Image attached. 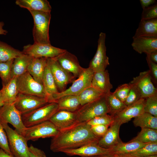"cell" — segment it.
Here are the masks:
<instances>
[{
  "mask_svg": "<svg viewBox=\"0 0 157 157\" xmlns=\"http://www.w3.org/2000/svg\"><path fill=\"white\" fill-rule=\"evenodd\" d=\"M76 112L80 122H87L95 117L108 114L109 110L105 95L81 106Z\"/></svg>",
  "mask_w": 157,
  "mask_h": 157,
  "instance_id": "obj_4",
  "label": "cell"
},
{
  "mask_svg": "<svg viewBox=\"0 0 157 157\" xmlns=\"http://www.w3.org/2000/svg\"><path fill=\"white\" fill-rule=\"evenodd\" d=\"M47 58H33L27 69V72L34 79L43 85V76L47 65Z\"/></svg>",
  "mask_w": 157,
  "mask_h": 157,
  "instance_id": "obj_22",
  "label": "cell"
},
{
  "mask_svg": "<svg viewBox=\"0 0 157 157\" xmlns=\"http://www.w3.org/2000/svg\"><path fill=\"white\" fill-rule=\"evenodd\" d=\"M144 111L157 117V93L145 99Z\"/></svg>",
  "mask_w": 157,
  "mask_h": 157,
  "instance_id": "obj_37",
  "label": "cell"
},
{
  "mask_svg": "<svg viewBox=\"0 0 157 157\" xmlns=\"http://www.w3.org/2000/svg\"><path fill=\"white\" fill-rule=\"evenodd\" d=\"M8 138L11 152L15 157H29V147L24 137L10 127L8 124L0 122Z\"/></svg>",
  "mask_w": 157,
  "mask_h": 157,
  "instance_id": "obj_5",
  "label": "cell"
},
{
  "mask_svg": "<svg viewBox=\"0 0 157 157\" xmlns=\"http://www.w3.org/2000/svg\"><path fill=\"white\" fill-rule=\"evenodd\" d=\"M130 84L131 85V89L128 95L124 102L126 106L135 103L141 99L135 87L130 83Z\"/></svg>",
  "mask_w": 157,
  "mask_h": 157,
  "instance_id": "obj_42",
  "label": "cell"
},
{
  "mask_svg": "<svg viewBox=\"0 0 157 157\" xmlns=\"http://www.w3.org/2000/svg\"><path fill=\"white\" fill-rule=\"evenodd\" d=\"M133 39L131 46L140 54H149L157 50V38L133 37Z\"/></svg>",
  "mask_w": 157,
  "mask_h": 157,
  "instance_id": "obj_20",
  "label": "cell"
},
{
  "mask_svg": "<svg viewBox=\"0 0 157 157\" xmlns=\"http://www.w3.org/2000/svg\"><path fill=\"white\" fill-rule=\"evenodd\" d=\"M23 54L22 51L0 41V62L14 59Z\"/></svg>",
  "mask_w": 157,
  "mask_h": 157,
  "instance_id": "obj_31",
  "label": "cell"
},
{
  "mask_svg": "<svg viewBox=\"0 0 157 157\" xmlns=\"http://www.w3.org/2000/svg\"><path fill=\"white\" fill-rule=\"evenodd\" d=\"M131 140L149 143L157 142V130L149 128H141L137 135Z\"/></svg>",
  "mask_w": 157,
  "mask_h": 157,
  "instance_id": "obj_34",
  "label": "cell"
},
{
  "mask_svg": "<svg viewBox=\"0 0 157 157\" xmlns=\"http://www.w3.org/2000/svg\"><path fill=\"white\" fill-rule=\"evenodd\" d=\"M5 102L1 92V90H0V107L5 104Z\"/></svg>",
  "mask_w": 157,
  "mask_h": 157,
  "instance_id": "obj_51",
  "label": "cell"
},
{
  "mask_svg": "<svg viewBox=\"0 0 157 157\" xmlns=\"http://www.w3.org/2000/svg\"><path fill=\"white\" fill-rule=\"evenodd\" d=\"M17 77L10 79L1 90L3 97L6 104H13L19 94L17 84Z\"/></svg>",
  "mask_w": 157,
  "mask_h": 157,
  "instance_id": "obj_28",
  "label": "cell"
},
{
  "mask_svg": "<svg viewBox=\"0 0 157 157\" xmlns=\"http://www.w3.org/2000/svg\"><path fill=\"white\" fill-rule=\"evenodd\" d=\"M55 102L58 105V110L75 112L81 106L78 96L65 95L56 100Z\"/></svg>",
  "mask_w": 157,
  "mask_h": 157,
  "instance_id": "obj_26",
  "label": "cell"
},
{
  "mask_svg": "<svg viewBox=\"0 0 157 157\" xmlns=\"http://www.w3.org/2000/svg\"><path fill=\"white\" fill-rule=\"evenodd\" d=\"M133 37L157 38V19L141 20Z\"/></svg>",
  "mask_w": 157,
  "mask_h": 157,
  "instance_id": "obj_23",
  "label": "cell"
},
{
  "mask_svg": "<svg viewBox=\"0 0 157 157\" xmlns=\"http://www.w3.org/2000/svg\"><path fill=\"white\" fill-rule=\"evenodd\" d=\"M28 11L33 19L32 33L34 43L51 44L49 35L51 12Z\"/></svg>",
  "mask_w": 157,
  "mask_h": 157,
  "instance_id": "obj_2",
  "label": "cell"
},
{
  "mask_svg": "<svg viewBox=\"0 0 157 157\" xmlns=\"http://www.w3.org/2000/svg\"><path fill=\"white\" fill-rule=\"evenodd\" d=\"M148 143L136 140H131L124 143L122 141L110 149L112 154H130L137 151Z\"/></svg>",
  "mask_w": 157,
  "mask_h": 157,
  "instance_id": "obj_27",
  "label": "cell"
},
{
  "mask_svg": "<svg viewBox=\"0 0 157 157\" xmlns=\"http://www.w3.org/2000/svg\"><path fill=\"white\" fill-rule=\"evenodd\" d=\"M105 95L92 86L87 88L78 96L81 106L94 101Z\"/></svg>",
  "mask_w": 157,
  "mask_h": 157,
  "instance_id": "obj_32",
  "label": "cell"
},
{
  "mask_svg": "<svg viewBox=\"0 0 157 157\" xmlns=\"http://www.w3.org/2000/svg\"><path fill=\"white\" fill-rule=\"evenodd\" d=\"M135 157L157 155V142L149 143L135 152L130 154Z\"/></svg>",
  "mask_w": 157,
  "mask_h": 157,
  "instance_id": "obj_35",
  "label": "cell"
},
{
  "mask_svg": "<svg viewBox=\"0 0 157 157\" xmlns=\"http://www.w3.org/2000/svg\"><path fill=\"white\" fill-rule=\"evenodd\" d=\"M4 25L3 22H0V35H6L8 33V31L3 28Z\"/></svg>",
  "mask_w": 157,
  "mask_h": 157,
  "instance_id": "obj_48",
  "label": "cell"
},
{
  "mask_svg": "<svg viewBox=\"0 0 157 157\" xmlns=\"http://www.w3.org/2000/svg\"><path fill=\"white\" fill-rule=\"evenodd\" d=\"M95 157H116L114 155L110 154H109L99 155L95 156Z\"/></svg>",
  "mask_w": 157,
  "mask_h": 157,
  "instance_id": "obj_52",
  "label": "cell"
},
{
  "mask_svg": "<svg viewBox=\"0 0 157 157\" xmlns=\"http://www.w3.org/2000/svg\"><path fill=\"white\" fill-rule=\"evenodd\" d=\"M121 125L119 122L114 120L105 135L99 139L98 145L104 148L110 149L121 142L119 135Z\"/></svg>",
  "mask_w": 157,
  "mask_h": 157,
  "instance_id": "obj_19",
  "label": "cell"
},
{
  "mask_svg": "<svg viewBox=\"0 0 157 157\" xmlns=\"http://www.w3.org/2000/svg\"><path fill=\"white\" fill-rule=\"evenodd\" d=\"M105 97L108 108V113L112 116L121 111L126 106L124 103L115 95L113 92H110L106 94Z\"/></svg>",
  "mask_w": 157,
  "mask_h": 157,
  "instance_id": "obj_33",
  "label": "cell"
},
{
  "mask_svg": "<svg viewBox=\"0 0 157 157\" xmlns=\"http://www.w3.org/2000/svg\"><path fill=\"white\" fill-rule=\"evenodd\" d=\"M94 72L90 68H84L81 74L75 80L71 86L65 90L59 92L52 96L53 102L60 97L66 95L78 96L84 90L91 86Z\"/></svg>",
  "mask_w": 157,
  "mask_h": 157,
  "instance_id": "obj_7",
  "label": "cell"
},
{
  "mask_svg": "<svg viewBox=\"0 0 157 157\" xmlns=\"http://www.w3.org/2000/svg\"><path fill=\"white\" fill-rule=\"evenodd\" d=\"M157 19V4L143 9L141 20H148Z\"/></svg>",
  "mask_w": 157,
  "mask_h": 157,
  "instance_id": "obj_40",
  "label": "cell"
},
{
  "mask_svg": "<svg viewBox=\"0 0 157 157\" xmlns=\"http://www.w3.org/2000/svg\"><path fill=\"white\" fill-rule=\"evenodd\" d=\"M0 148L3 150L7 154L13 156L10 149L7 134L0 123Z\"/></svg>",
  "mask_w": 157,
  "mask_h": 157,
  "instance_id": "obj_41",
  "label": "cell"
},
{
  "mask_svg": "<svg viewBox=\"0 0 157 157\" xmlns=\"http://www.w3.org/2000/svg\"><path fill=\"white\" fill-rule=\"evenodd\" d=\"M47 65L51 73L59 92L65 90L68 84L75 80L76 78L64 69L54 58H47Z\"/></svg>",
  "mask_w": 157,
  "mask_h": 157,
  "instance_id": "obj_8",
  "label": "cell"
},
{
  "mask_svg": "<svg viewBox=\"0 0 157 157\" xmlns=\"http://www.w3.org/2000/svg\"><path fill=\"white\" fill-rule=\"evenodd\" d=\"M59 132L56 126L49 120L26 127L24 136L27 141L36 140L40 138L53 137Z\"/></svg>",
  "mask_w": 157,
  "mask_h": 157,
  "instance_id": "obj_10",
  "label": "cell"
},
{
  "mask_svg": "<svg viewBox=\"0 0 157 157\" xmlns=\"http://www.w3.org/2000/svg\"><path fill=\"white\" fill-rule=\"evenodd\" d=\"M129 83L136 88L141 98L145 99L157 93L149 70L140 72Z\"/></svg>",
  "mask_w": 157,
  "mask_h": 157,
  "instance_id": "obj_14",
  "label": "cell"
},
{
  "mask_svg": "<svg viewBox=\"0 0 157 157\" xmlns=\"http://www.w3.org/2000/svg\"><path fill=\"white\" fill-rule=\"evenodd\" d=\"M66 50L56 47L51 44L34 43L24 46L22 51L24 54L32 58H54Z\"/></svg>",
  "mask_w": 157,
  "mask_h": 157,
  "instance_id": "obj_11",
  "label": "cell"
},
{
  "mask_svg": "<svg viewBox=\"0 0 157 157\" xmlns=\"http://www.w3.org/2000/svg\"><path fill=\"white\" fill-rule=\"evenodd\" d=\"M22 115L13 104H5L0 107V122L11 124L16 131L23 136L26 127Z\"/></svg>",
  "mask_w": 157,
  "mask_h": 157,
  "instance_id": "obj_9",
  "label": "cell"
},
{
  "mask_svg": "<svg viewBox=\"0 0 157 157\" xmlns=\"http://www.w3.org/2000/svg\"><path fill=\"white\" fill-rule=\"evenodd\" d=\"M131 88L129 83L119 86L113 92L115 95L119 100L124 103L128 95Z\"/></svg>",
  "mask_w": 157,
  "mask_h": 157,
  "instance_id": "obj_39",
  "label": "cell"
},
{
  "mask_svg": "<svg viewBox=\"0 0 157 157\" xmlns=\"http://www.w3.org/2000/svg\"><path fill=\"white\" fill-rule=\"evenodd\" d=\"M114 154L116 157H135L130 154Z\"/></svg>",
  "mask_w": 157,
  "mask_h": 157,
  "instance_id": "obj_50",
  "label": "cell"
},
{
  "mask_svg": "<svg viewBox=\"0 0 157 157\" xmlns=\"http://www.w3.org/2000/svg\"><path fill=\"white\" fill-rule=\"evenodd\" d=\"M49 120L59 131L69 129L80 123L76 112L59 110L56 112Z\"/></svg>",
  "mask_w": 157,
  "mask_h": 157,
  "instance_id": "obj_15",
  "label": "cell"
},
{
  "mask_svg": "<svg viewBox=\"0 0 157 157\" xmlns=\"http://www.w3.org/2000/svg\"><path fill=\"white\" fill-rule=\"evenodd\" d=\"M145 157H157V155H153Z\"/></svg>",
  "mask_w": 157,
  "mask_h": 157,
  "instance_id": "obj_53",
  "label": "cell"
},
{
  "mask_svg": "<svg viewBox=\"0 0 157 157\" xmlns=\"http://www.w3.org/2000/svg\"><path fill=\"white\" fill-rule=\"evenodd\" d=\"M95 157V156H93V157Z\"/></svg>",
  "mask_w": 157,
  "mask_h": 157,
  "instance_id": "obj_54",
  "label": "cell"
},
{
  "mask_svg": "<svg viewBox=\"0 0 157 157\" xmlns=\"http://www.w3.org/2000/svg\"><path fill=\"white\" fill-rule=\"evenodd\" d=\"M87 122H80L68 129L59 131L52 138L50 149L59 152L65 150L74 149L92 143H97L100 138L96 136Z\"/></svg>",
  "mask_w": 157,
  "mask_h": 157,
  "instance_id": "obj_1",
  "label": "cell"
},
{
  "mask_svg": "<svg viewBox=\"0 0 157 157\" xmlns=\"http://www.w3.org/2000/svg\"><path fill=\"white\" fill-rule=\"evenodd\" d=\"M58 110L55 102L48 103L29 112L22 115L23 124L26 127L36 125L49 120L52 116Z\"/></svg>",
  "mask_w": 157,
  "mask_h": 157,
  "instance_id": "obj_3",
  "label": "cell"
},
{
  "mask_svg": "<svg viewBox=\"0 0 157 157\" xmlns=\"http://www.w3.org/2000/svg\"><path fill=\"white\" fill-rule=\"evenodd\" d=\"M17 84L19 93L46 98L49 102L43 85L35 81L27 71L17 78Z\"/></svg>",
  "mask_w": 157,
  "mask_h": 157,
  "instance_id": "obj_6",
  "label": "cell"
},
{
  "mask_svg": "<svg viewBox=\"0 0 157 157\" xmlns=\"http://www.w3.org/2000/svg\"><path fill=\"white\" fill-rule=\"evenodd\" d=\"M106 33H100L96 53L90 61L89 66V67L94 72L105 70L110 65L109 58L106 54Z\"/></svg>",
  "mask_w": 157,
  "mask_h": 157,
  "instance_id": "obj_13",
  "label": "cell"
},
{
  "mask_svg": "<svg viewBox=\"0 0 157 157\" xmlns=\"http://www.w3.org/2000/svg\"><path fill=\"white\" fill-rule=\"evenodd\" d=\"M0 157H15L14 156L9 154L2 149L0 148Z\"/></svg>",
  "mask_w": 157,
  "mask_h": 157,
  "instance_id": "obj_49",
  "label": "cell"
},
{
  "mask_svg": "<svg viewBox=\"0 0 157 157\" xmlns=\"http://www.w3.org/2000/svg\"><path fill=\"white\" fill-rule=\"evenodd\" d=\"M54 58L64 69L75 78H78L84 70L76 56L67 50Z\"/></svg>",
  "mask_w": 157,
  "mask_h": 157,
  "instance_id": "obj_16",
  "label": "cell"
},
{
  "mask_svg": "<svg viewBox=\"0 0 157 157\" xmlns=\"http://www.w3.org/2000/svg\"><path fill=\"white\" fill-rule=\"evenodd\" d=\"M146 59L152 79L156 83L157 81V64L152 61L150 59L149 55L147 54Z\"/></svg>",
  "mask_w": 157,
  "mask_h": 157,
  "instance_id": "obj_44",
  "label": "cell"
},
{
  "mask_svg": "<svg viewBox=\"0 0 157 157\" xmlns=\"http://www.w3.org/2000/svg\"><path fill=\"white\" fill-rule=\"evenodd\" d=\"M15 3L28 10L51 12V7L47 0H17Z\"/></svg>",
  "mask_w": 157,
  "mask_h": 157,
  "instance_id": "obj_24",
  "label": "cell"
},
{
  "mask_svg": "<svg viewBox=\"0 0 157 157\" xmlns=\"http://www.w3.org/2000/svg\"><path fill=\"white\" fill-rule=\"evenodd\" d=\"M109 126L97 125L90 126V130L92 133L97 137L101 138L106 134Z\"/></svg>",
  "mask_w": 157,
  "mask_h": 157,
  "instance_id": "obj_43",
  "label": "cell"
},
{
  "mask_svg": "<svg viewBox=\"0 0 157 157\" xmlns=\"http://www.w3.org/2000/svg\"><path fill=\"white\" fill-rule=\"evenodd\" d=\"M32 58L23 53L14 59L11 70L10 78L17 77L27 72L28 67Z\"/></svg>",
  "mask_w": 157,
  "mask_h": 157,
  "instance_id": "obj_25",
  "label": "cell"
},
{
  "mask_svg": "<svg viewBox=\"0 0 157 157\" xmlns=\"http://www.w3.org/2000/svg\"><path fill=\"white\" fill-rule=\"evenodd\" d=\"M48 103L49 102L46 98L19 93L13 104L16 108L22 115Z\"/></svg>",
  "mask_w": 157,
  "mask_h": 157,
  "instance_id": "obj_12",
  "label": "cell"
},
{
  "mask_svg": "<svg viewBox=\"0 0 157 157\" xmlns=\"http://www.w3.org/2000/svg\"><path fill=\"white\" fill-rule=\"evenodd\" d=\"M140 1L143 9L149 7L156 2L155 0H140Z\"/></svg>",
  "mask_w": 157,
  "mask_h": 157,
  "instance_id": "obj_46",
  "label": "cell"
},
{
  "mask_svg": "<svg viewBox=\"0 0 157 157\" xmlns=\"http://www.w3.org/2000/svg\"><path fill=\"white\" fill-rule=\"evenodd\" d=\"M29 157H46L44 152L31 144L29 147Z\"/></svg>",
  "mask_w": 157,
  "mask_h": 157,
  "instance_id": "obj_45",
  "label": "cell"
},
{
  "mask_svg": "<svg viewBox=\"0 0 157 157\" xmlns=\"http://www.w3.org/2000/svg\"><path fill=\"white\" fill-rule=\"evenodd\" d=\"M144 101L145 99L141 98L135 103L126 106L122 110L112 116L114 120L119 122L122 124L139 116L144 112Z\"/></svg>",
  "mask_w": 157,
  "mask_h": 157,
  "instance_id": "obj_18",
  "label": "cell"
},
{
  "mask_svg": "<svg viewBox=\"0 0 157 157\" xmlns=\"http://www.w3.org/2000/svg\"><path fill=\"white\" fill-rule=\"evenodd\" d=\"M91 86L105 95L111 92L113 85L110 82L109 74L108 70L94 72Z\"/></svg>",
  "mask_w": 157,
  "mask_h": 157,
  "instance_id": "obj_21",
  "label": "cell"
},
{
  "mask_svg": "<svg viewBox=\"0 0 157 157\" xmlns=\"http://www.w3.org/2000/svg\"><path fill=\"white\" fill-rule=\"evenodd\" d=\"M114 121L113 117L107 114L95 117L87 122L90 126L103 125L110 126Z\"/></svg>",
  "mask_w": 157,
  "mask_h": 157,
  "instance_id": "obj_38",
  "label": "cell"
},
{
  "mask_svg": "<svg viewBox=\"0 0 157 157\" xmlns=\"http://www.w3.org/2000/svg\"><path fill=\"white\" fill-rule=\"evenodd\" d=\"M133 123L135 127L157 130V117L147 113L143 112L134 118Z\"/></svg>",
  "mask_w": 157,
  "mask_h": 157,
  "instance_id": "obj_30",
  "label": "cell"
},
{
  "mask_svg": "<svg viewBox=\"0 0 157 157\" xmlns=\"http://www.w3.org/2000/svg\"><path fill=\"white\" fill-rule=\"evenodd\" d=\"M42 81L50 103L54 102L52 100V96L59 92L51 73L47 65L44 72Z\"/></svg>",
  "mask_w": 157,
  "mask_h": 157,
  "instance_id": "obj_29",
  "label": "cell"
},
{
  "mask_svg": "<svg viewBox=\"0 0 157 157\" xmlns=\"http://www.w3.org/2000/svg\"><path fill=\"white\" fill-rule=\"evenodd\" d=\"M150 59L153 62L157 63V50L153 51L149 54Z\"/></svg>",
  "mask_w": 157,
  "mask_h": 157,
  "instance_id": "obj_47",
  "label": "cell"
},
{
  "mask_svg": "<svg viewBox=\"0 0 157 157\" xmlns=\"http://www.w3.org/2000/svg\"><path fill=\"white\" fill-rule=\"evenodd\" d=\"M14 59L0 62V77L3 86L6 85L11 79V70Z\"/></svg>",
  "mask_w": 157,
  "mask_h": 157,
  "instance_id": "obj_36",
  "label": "cell"
},
{
  "mask_svg": "<svg viewBox=\"0 0 157 157\" xmlns=\"http://www.w3.org/2000/svg\"><path fill=\"white\" fill-rule=\"evenodd\" d=\"M62 152L69 156H78L82 157H92L112 154L110 149L102 148L97 143H89L77 148L64 150Z\"/></svg>",
  "mask_w": 157,
  "mask_h": 157,
  "instance_id": "obj_17",
  "label": "cell"
}]
</instances>
